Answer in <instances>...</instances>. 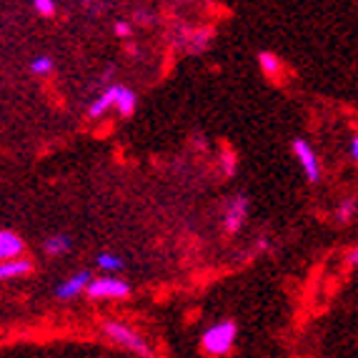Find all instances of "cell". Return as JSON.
<instances>
[{
  "label": "cell",
  "mask_w": 358,
  "mask_h": 358,
  "mask_svg": "<svg viewBox=\"0 0 358 358\" xmlns=\"http://www.w3.org/2000/svg\"><path fill=\"white\" fill-rule=\"evenodd\" d=\"M136 106H138V96L131 88H126V85H108L101 96L90 103L88 115L90 118H103L110 108H115L123 118H128V115H133Z\"/></svg>",
  "instance_id": "cell-1"
},
{
  "label": "cell",
  "mask_w": 358,
  "mask_h": 358,
  "mask_svg": "<svg viewBox=\"0 0 358 358\" xmlns=\"http://www.w3.org/2000/svg\"><path fill=\"white\" fill-rule=\"evenodd\" d=\"M236 336H238L236 323L218 321V323H213L210 329H206L203 338H201V346H203V351L210 353V356H226V353H231L233 343H236Z\"/></svg>",
  "instance_id": "cell-2"
},
{
  "label": "cell",
  "mask_w": 358,
  "mask_h": 358,
  "mask_svg": "<svg viewBox=\"0 0 358 358\" xmlns=\"http://www.w3.org/2000/svg\"><path fill=\"white\" fill-rule=\"evenodd\" d=\"M103 331H106L108 338L115 341V343H120V346L128 348V351H136V353H141V356H145V358L150 356L148 343H145V341L138 336V331H133L131 326H126V323L108 321L106 326H103Z\"/></svg>",
  "instance_id": "cell-3"
},
{
  "label": "cell",
  "mask_w": 358,
  "mask_h": 358,
  "mask_svg": "<svg viewBox=\"0 0 358 358\" xmlns=\"http://www.w3.org/2000/svg\"><path fill=\"white\" fill-rule=\"evenodd\" d=\"M291 148H293V155H296V161H299L301 171H303L306 180H308V183H318L323 171H321V158H318L316 148H313L306 138H296L291 143Z\"/></svg>",
  "instance_id": "cell-4"
},
{
  "label": "cell",
  "mask_w": 358,
  "mask_h": 358,
  "mask_svg": "<svg viewBox=\"0 0 358 358\" xmlns=\"http://www.w3.org/2000/svg\"><path fill=\"white\" fill-rule=\"evenodd\" d=\"M131 293V286L120 278H110V275H103V278H93L85 291V296L96 301H110V299H126Z\"/></svg>",
  "instance_id": "cell-5"
},
{
  "label": "cell",
  "mask_w": 358,
  "mask_h": 358,
  "mask_svg": "<svg viewBox=\"0 0 358 358\" xmlns=\"http://www.w3.org/2000/svg\"><path fill=\"white\" fill-rule=\"evenodd\" d=\"M245 218H248V198L245 196L231 198L226 210H223V228H226V233H238L243 228Z\"/></svg>",
  "instance_id": "cell-6"
},
{
  "label": "cell",
  "mask_w": 358,
  "mask_h": 358,
  "mask_svg": "<svg viewBox=\"0 0 358 358\" xmlns=\"http://www.w3.org/2000/svg\"><path fill=\"white\" fill-rule=\"evenodd\" d=\"M90 281H93V278H90L88 271H80V273H73V275H68L66 281H60L58 286H55V296H58V299H63V301L76 299V296H80V293L88 291Z\"/></svg>",
  "instance_id": "cell-7"
},
{
  "label": "cell",
  "mask_w": 358,
  "mask_h": 358,
  "mask_svg": "<svg viewBox=\"0 0 358 358\" xmlns=\"http://www.w3.org/2000/svg\"><path fill=\"white\" fill-rule=\"evenodd\" d=\"M23 238L13 231H0V261H15L23 253Z\"/></svg>",
  "instance_id": "cell-8"
},
{
  "label": "cell",
  "mask_w": 358,
  "mask_h": 358,
  "mask_svg": "<svg viewBox=\"0 0 358 358\" xmlns=\"http://www.w3.org/2000/svg\"><path fill=\"white\" fill-rule=\"evenodd\" d=\"M33 271V263L28 258H15V261H0V281H10V278H20Z\"/></svg>",
  "instance_id": "cell-9"
},
{
  "label": "cell",
  "mask_w": 358,
  "mask_h": 358,
  "mask_svg": "<svg viewBox=\"0 0 358 358\" xmlns=\"http://www.w3.org/2000/svg\"><path fill=\"white\" fill-rule=\"evenodd\" d=\"M258 68H261L263 76L271 78V80H278V78L283 76V60L275 53H271V50H261V53H258Z\"/></svg>",
  "instance_id": "cell-10"
},
{
  "label": "cell",
  "mask_w": 358,
  "mask_h": 358,
  "mask_svg": "<svg viewBox=\"0 0 358 358\" xmlns=\"http://www.w3.org/2000/svg\"><path fill=\"white\" fill-rule=\"evenodd\" d=\"M336 223H341V226H346V223L356 221V215H358V198L356 196H343L336 203Z\"/></svg>",
  "instance_id": "cell-11"
},
{
  "label": "cell",
  "mask_w": 358,
  "mask_h": 358,
  "mask_svg": "<svg viewBox=\"0 0 358 358\" xmlns=\"http://www.w3.org/2000/svg\"><path fill=\"white\" fill-rule=\"evenodd\" d=\"M43 248H45L48 256H66L73 248V241L68 238V236H63V233H58V236H50V238L43 243Z\"/></svg>",
  "instance_id": "cell-12"
},
{
  "label": "cell",
  "mask_w": 358,
  "mask_h": 358,
  "mask_svg": "<svg viewBox=\"0 0 358 358\" xmlns=\"http://www.w3.org/2000/svg\"><path fill=\"white\" fill-rule=\"evenodd\" d=\"M98 268L106 271V273H113V271H120L123 268V261H120L115 253H101V256L96 258Z\"/></svg>",
  "instance_id": "cell-13"
},
{
  "label": "cell",
  "mask_w": 358,
  "mask_h": 358,
  "mask_svg": "<svg viewBox=\"0 0 358 358\" xmlns=\"http://www.w3.org/2000/svg\"><path fill=\"white\" fill-rule=\"evenodd\" d=\"M210 41V30L203 28V30H193L191 33V45H188V50L191 53H196V50H203L206 45H208Z\"/></svg>",
  "instance_id": "cell-14"
},
{
  "label": "cell",
  "mask_w": 358,
  "mask_h": 358,
  "mask_svg": "<svg viewBox=\"0 0 358 358\" xmlns=\"http://www.w3.org/2000/svg\"><path fill=\"white\" fill-rule=\"evenodd\" d=\"M30 71L38 73V76H48V73L53 71V58H48V55H38V58L30 63Z\"/></svg>",
  "instance_id": "cell-15"
},
{
  "label": "cell",
  "mask_w": 358,
  "mask_h": 358,
  "mask_svg": "<svg viewBox=\"0 0 358 358\" xmlns=\"http://www.w3.org/2000/svg\"><path fill=\"white\" fill-rule=\"evenodd\" d=\"M236 166H238V158L231 153V150H226V153L221 155V168H223V173L226 176H233L236 173Z\"/></svg>",
  "instance_id": "cell-16"
},
{
  "label": "cell",
  "mask_w": 358,
  "mask_h": 358,
  "mask_svg": "<svg viewBox=\"0 0 358 358\" xmlns=\"http://www.w3.org/2000/svg\"><path fill=\"white\" fill-rule=\"evenodd\" d=\"M33 8H36L41 15H45V18H50V15L55 13V3H53V0H36V3H33Z\"/></svg>",
  "instance_id": "cell-17"
},
{
  "label": "cell",
  "mask_w": 358,
  "mask_h": 358,
  "mask_svg": "<svg viewBox=\"0 0 358 358\" xmlns=\"http://www.w3.org/2000/svg\"><path fill=\"white\" fill-rule=\"evenodd\" d=\"M113 30H115V36H120V38L131 36V25H128L126 20H118V23L113 25Z\"/></svg>",
  "instance_id": "cell-18"
},
{
  "label": "cell",
  "mask_w": 358,
  "mask_h": 358,
  "mask_svg": "<svg viewBox=\"0 0 358 358\" xmlns=\"http://www.w3.org/2000/svg\"><path fill=\"white\" fill-rule=\"evenodd\" d=\"M348 155L358 163V133H353L351 141H348Z\"/></svg>",
  "instance_id": "cell-19"
},
{
  "label": "cell",
  "mask_w": 358,
  "mask_h": 358,
  "mask_svg": "<svg viewBox=\"0 0 358 358\" xmlns=\"http://www.w3.org/2000/svg\"><path fill=\"white\" fill-rule=\"evenodd\" d=\"M346 261H348V263H351V266H358V245H353L351 251H348Z\"/></svg>",
  "instance_id": "cell-20"
}]
</instances>
